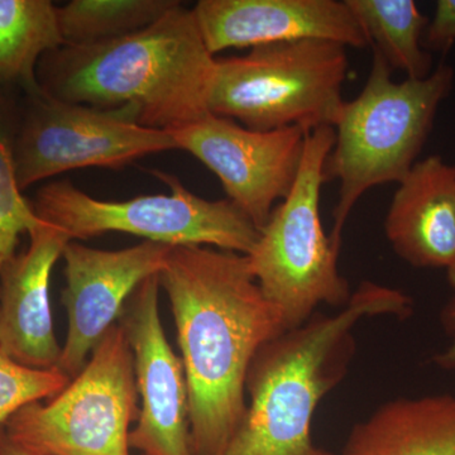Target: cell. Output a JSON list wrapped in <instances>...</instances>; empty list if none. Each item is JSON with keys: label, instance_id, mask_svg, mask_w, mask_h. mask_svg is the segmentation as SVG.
<instances>
[{"label": "cell", "instance_id": "ba28073f", "mask_svg": "<svg viewBox=\"0 0 455 455\" xmlns=\"http://www.w3.org/2000/svg\"><path fill=\"white\" fill-rule=\"evenodd\" d=\"M139 414L133 353L116 323L65 390L23 407L4 430L9 442L42 455H131Z\"/></svg>", "mask_w": 455, "mask_h": 455}, {"label": "cell", "instance_id": "9a60e30c", "mask_svg": "<svg viewBox=\"0 0 455 455\" xmlns=\"http://www.w3.org/2000/svg\"><path fill=\"white\" fill-rule=\"evenodd\" d=\"M392 250L418 268L451 267L455 260V166L440 156L414 164L385 220Z\"/></svg>", "mask_w": 455, "mask_h": 455}, {"label": "cell", "instance_id": "8fae6325", "mask_svg": "<svg viewBox=\"0 0 455 455\" xmlns=\"http://www.w3.org/2000/svg\"><path fill=\"white\" fill-rule=\"evenodd\" d=\"M160 280L149 277L128 299L118 323L133 353L140 409L130 447L142 455H196L187 374L160 316Z\"/></svg>", "mask_w": 455, "mask_h": 455}, {"label": "cell", "instance_id": "9c48e42d", "mask_svg": "<svg viewBox=\"0 0 455 455\" xmlns=\"http://www.w3.org/2000/svg\"><path fill=\"white\" fill-rule=\"evenodd\" d=\"M178 149L170 132L142 127L121 112L52 98L41 88L20 106L14 164L20 191L68 171L119 170Z\"/></svg>", "mask_w": 455, "mask_h": 455}, {"label": "cell", "instance_id": "d6986e66", "mask_svg": "<svg viewBox=\"0 0 455 455\" xmlns=\"http://www.w3.org/2000/svg\"><path fill=\"white\" fill-rule=\"evenodd\" d=\"M179 4L178 0H73L56 7L57 22L64 44L85 46L142 31Z\"/></svg>", "mask_w": 455, "mask_h": 455}, {"label": "cell", "instance_id": "cb8c5ba5", "mask_svg": "<svg viewBox=\"0 0 455 455\" xmlns=\"http://www.w3.org/2000/svg\"><path fill=\"white\" fill-rule=\"evenodd\" d=\"M3 455H42L37 453H33L31 451H27V449L20 447V445L14 444V443L9 442L7 438V442H5L4 451H3Z\"/></svg>", "mask_w": 455, "mask_h": 455}, {"label": "cell", "instance_id": "ffe728a7", "mask_svg": "<svg viewBox=\"0 0 455 455\" xmlns=\"http://www.w3.org/2000/svg\"><path fill=\"white\" fill-rule=\"evenodd\" d=\"M20 106L5 86H0V274L16 256L20 236L31 235L44 223L18 187L14 164Z\"/></svg>", "mask_w": 455, "mask_h": 455}, {"label": "cell", "instance_id": "3957f363", "mask_svg": "<svg viewBox=\"0 0 455 455\" xmlns=\"http://www.w3.org/2000/svg\"><path fill=\"white\" fill-rule=\"evenodd\" d=\"M411 298L363 281L333 315L316 313L257 353L245 379L247 406L235 433L218 455H338L311 436L316 407L348 371L353 329L363 317H406Z\"/></svg>", "mask_w": 455, "mask_h": 455}, {"label": "cell", "instance_id": "277c9868", "mask_svg": "<svg viewBox=\"0 0 455 455\" xmlns=\"http://www.w3.org/2000/svg\"><path fill=\"white\" fill-rule=\"evenodd\" d=\"M366 85L346 101L335 124V143L326 157L324 178L340 184L331 239L340 251L350 212L372 188L403 181L418 163L436 113L453 89L454 70L440 64L427 79L392 80V68L372 49Z\"/></svg>", "mask_w": 455, "mask_h": 455}, {"label": "cell", "instance_id": "484cf974", "mask_svg": "<svg viewBox=\"0 0 455 455\" xmlns=\"http://www.w3.org/2000/svg\"><path fill=\"white\" fill-rule=\"evenodd\" d=\"M5 442H7V435H5L4 427H0V455L4 451Z\"/></svg>", "mask_w": 455, "mask_h": 455}, {"label": "cell", "instance_id": "603a6c76", "mask_svg": "<svg viewBox=\"0 0 455 455\" xmlns=\"http://www.w3.org/2000/svg\"><path fill=\"white\" fill-rule=\"evenodd\" d=\"M443 323H444L445 329L448 334L451 337V346L448 347L444 352L439 353L436 355L435 362L440 367L445 370H454L455 368V298L449 302L443 311Z\"/></svg>", "mask_w": 455, "mask_h": 455}, {"label": "cell", "instance_id": "d4e9b609", "mask_svg": "<svg viewBox=\"0 0 455 455\" xmlns=\"http://www.w3.org/2000/svg\"><path fill=\"white\" fill-rule=\"evenodd\" d=\"M448 283L451 284V289L455 291V260L451 263V267L447 269Z\"/></svg>", "mask_w": 455, "mask_h": 455}, {"label": "cell", "instance_id": "8992f818", "mask_svg": "<svg viewBox=\"0 0 455 455\" xmlns=\"http://www.w3.org/2000/svg\"><path fill=\"white\" fill-rule=\"evenodd\" d=\"M334 143L333 127L307 132L291 191L277 204L245 254L287 331L307 323L320 305L344 307L352 298L348 281L338 269L339 251L325 235L320 218L324 164Z\"/></svg>", "mask_w": 455, "mask_h": 455}, {"label": "cell", "instance_id": "7a4b0ae2", "mask_svg": "<svg viewBox=\"0 0 455 455\" xmlns=\"http://www.w3.org/2000/svg\"><path fill=\"white\" fill-rule=\"evenodd\" d=\"M214 68L193 9L180 3L142 31L51 51L37 66V83L59 100L172 132L209 114Z\"/></svg>", "mask_w": 455, "mask_h": 455}, {"label": "cell", "instance_id": "44dd1931", "mask_svg": "<svg viewBox=\"0 0 455 455\" xmlns=\"http://www.w3.org/2000/svg\"><path fill=\"white\" fill-rule=\"evenodd\" d=\"M68 383L70 379L59 368L35 370L23 366L0 346V427L29 403L55 397Z\"/></svg>", "mask_w": 455, "mask_h": 455}, {"label": "cell", "instance_id": "2e32d148", "mask_svg": "<svg viewBox=\"0 0 455 455\" xmlns=\"http://www.w3.org/2000/svg\"><path fill=\"white\" fill-rule=\"evenodd\" d=\"M338 455H455V396L388 401L353 427Z\"/></svg>", "mask_w": 455, "mask_h": 455}, {"label": "cell", "instance_id": "52a82bcc", "mask_svg": "<svg viewBox=\"0 0 455 455\" xmlns=\"http://www.w3.org/2000/svg\"><path fill=\"white\" fill-rule=\"evenodd\" d=\"M152 173L170 187V194L104 202L62 180L40 188L33 209L42 220L64 230L71 241L119 232L170 247L203 245L251 252L259 229L238 206L228 199H204L170 173Z\"/></svg>", "mask_w": 455, "mask_h": 455}, {"label": "cell", "instance_id": "5bb4252c", "mask_svg": "<svg viewBox=\"0 0 455 455\" xmlns=\"http://www.w3.org/2000/svg\"><path fill=\"white\" fill-rule=\"evenodd\" d=\"M70 236L44 220L29 235L28 248L5 263L0 274V346L9 357L35 370L57 368L51 311V274Z\"/></svg>", "mask_w": 455, "mask_h": 455}, {"label": "cell", "instance_id": "4fadbf2b", "mask_svg": "<svg viewBox=\"0 0 455 455\" xmlns=\"http://www.w3.org/2000/svg\"><path fill=\"white\" fill-rule=\"evenodd\" d=\"M193 12L214 56L229 49L304 40L371 47L346 0H200Z\"/></svg>", "mask_w": 455, "mask_h": 455}, {"label": "cell", "instance_id": "7c38bea8", "mask_svg": "<svg viewBox=\"0 0 455 455\" xmlns=\"http://www.w3.org/2000/svg\"><path fill=\"white\" fill-rule=\"evenodd\" d=\"M172 247L155 242L106 251L71 241L66 245L62 304L68 333L57 368L74 379L104 334L118 323L128 299L149 277L158 276Z\"/></svg>", "mask_w": 455, "mask_h": 455}, {"label": "cell", "instance_id": "5b68a950", "mask_svg": "<svg viewBox=\"0 0 455 455\" xmlns=\"http://www.w3.org/2000/svg\"><path fill=\"white\" fill-rule=\"evenodd\" d=\"M346 49L334 42L304 40L215 57L209 113L260 132L334 128L346 103Z\"/></svg>", "mask_w": 455, "mask_h": 455}, {"label": "cell", "instance_id": "30bf717a", "mask_svg": "<svg viewBox=\"0 0 455 455\" xmlns=\"http://www.w3.org/2000/svg\"><path fill=\"white\" fill-rule=\"evenodd\" d=\"M170 133L178 149L193 155L220 179L227 199L260 230L295 184L307 132L298 127L253 131L209 113Z\"/></svg>", "mask_w": 455, "mask_h": 455}, {"label": "cell", "instance_id": "6da1fadb", "mask_svg": "<svg viewBox=\"0 0 455 455\" xmlns=\"http://www.w3.org/2000/svg\"><path fill=\"white\" fill-rule=\"evenodd\" d=\"M188 387L196 455H218L243 418L245 379L259 350L286 331L245 254L172 247L160 275Z\"/></svg>", "mask_w": 455, "mask_h": 455}, {"label": "cell", "instance_id": "e0dca14e", "mask_svg": "<svg viewBox=\"0 0 455 455\" xmlns=\"http://www.w3.org/2000/svg\"><path fill=\"white\" fill-rule=\"evenodd\" d=\"M64 46L56 5L50 0H0V86L40 88L42 57Z\"/></svg>", "mask_w": 455, "mask_h": 455}, {"label": "cell", "instance_id": "ac0fdd59", "mask_svg": "<svg viewBox=\"0 0 455 455\" xmlns=\"http://www.w3.org/2000/svg\"><path fill=\"white\" fill-rule=\"evenodd\" d=\"M370 41L392 70L406 79H427L433 73V57L424 49L425 17L414 0H346Z\"/></svg>", "mask_w": 455, "mask_h": 455}, {"label": "cell", "instance_id": "7402d4cb", "mask_svg": "<svg viewBox=\"0 0 455 455\" xmlns=\"http://www.w3.org/2000/svg\"><path fill=\"white\" fill-rule=\"evenodd\" d=\"M455 42V0H438L423 37L425 50L447 53Z\"/></svg>", "mask_w": 455, "mask_h": 455}]
</instances>
